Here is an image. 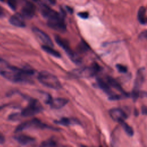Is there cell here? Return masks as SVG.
<instances>
[{
	"label": "cell",
	"instance_id": "6da1fadb",
	"mask_svg": "<svg viewBox=\"0 0 147 147\" xmlns=\"http://www.w3.org/2000/svg\"><path fill=\"white\" fill-rule=\"evenodd\" d=\"M34 72L32 69H21L9 67L8 69L1 71V74L6 79L14 83H28L31 82V77Z\"/></svg>",
	"mask_w": 147,
	"mask_h": 147
},
{
	"label": "cell",
	"instance_id": "7a4b0ae2",
	"mask_svg": "<svg viewBox=\"0 0 147 147\" xmlns=\"http://www.w3.org/2000/svg\"><path fill=\"white\" fill-rule=\"evenodd\" d=\"M38 80L43 85L53 89H59L61 87L58 78L47 71H42L38 74Z\"/></svg>",
	"mask_w": 147,
	"mask_h": 147
},
{
	"label": "cell",
	"instance_id": "3957f363",
	"mask_svg": "<svg viewBox=\"0 0 147 147\" xmlns=\"http://www.w3.org/2000/svg\"><path fill=\"white\" fill-rule=\"evenodd\" d=\"M55 41L58 44V45L62 48L64 51L67 53L69 57L71 59V60L76 63L79 64L81 62V59L79 57V56L71 48L70 45L68 43V42L64 38H63L60 37L59 36H55Z\"/></svg>",
	"mask_w": 147,
	"mask_h": 147
},
{
	"label": "cell",
	"instance_id": "277c9868",
	"mask_svg": "<svg viewBox=\"0 0 147 147\" xmlns=\"http://www.w3.org/2000/svg\"><path fill=\"white\" fill-rule=\"evenodd\" d=\"M43 107L41 103L36 99H30L28 106L24 108L20 113L22 117H29L34 115L41 112Z\"/></svg>",
	"mask_w": 147,
	"mask_h": 147
},
{
	"label": "cell",
	"instance_id": "5b68a950",
	"mask_svg": "<svg viewBox=\"0 0 147 147\" xmlns=\"http://www.w3.org/2000/svg\"><path fill=\"white\" fill-rule=\"evenodd\" d=\"M46 127H47V126L45 124L42 123L40 120L36 118H34L31 120L26 121L20 123L16 128L15 132L19 133L22 131L23 130L30 129L31 127L44 129Z\"/></svg>",
	"mask_w": 147,
	"mask_h": 147
},
{
	"label": "cell",
	"instance_id": "8992f818",
	"mask_svg": "<svg viewBox=\"0 0 147 147\" xmlns=\"http://www.w3.org/2000/svg\"><path fill=\"white\" fill-rule=\"evenodd\" d=\"M99 70V66L95 64L91 67H86L76 69L74 72V74L78 77L89 78L95 75Z\"/></svg>",
	"mask_w": 147,
	"mask_h": 147
},
{
	"label": "cell",
	"instance_id": "52a82bcc",
	"mask_svg": "<svg viewBox=\"0 0 147 147\" xmlns=\"http://www.w3.org/2000/svg\"><path fill=\"white\" fill-rule=\"evenodd\" d=\"M47 25L51 28L60 32H64L66 30V24L62 16L48 20L47 21Z\"/></svg>",
	"mask_w": 147,
	"mask_h": 147
},
{
	"label": "cell",
	"instance_id": "ba28073f",
	"mask_svg": "<svg viewBox=\"0 0 147 147\" xmlns=\"http://www.w3.org/2000/svg\"><path fill=\"white\" fill-rule=\"evenodd\" d=\"M40 8L41 14L44 18H47V20L58 18L62 16L58 12L54 10L45 4H41L40 6Z\"/></svg>",
	"mask_w": 147,
	"mask_h": 147
},
{
	"label": "cell",
	"instance_id": "9c48e42d",
	"mask_svg": "<svg viewBox=\"0 0 147 147\" xmlns=\"http://www.w3.org/2000/svg\"><path fill=\"white\" fill-rule=\"evenodd\" d=\"M21 15L26 19L32 18L35 14L36 7L33 3L26 1L21 9Z\"/></svg>",
	"mask_w": 147,
	"mask_h": 147
},
{
	"label": "cell",
	"instance_id": "30bf717a",
	"mask_svg": "<svg viewBox=\"0 0 147 147\" xmlns=\"http://www.w3.org/2000/svg\"><path fill=\"white\" fill-rule=\"evenodd\" d=\"M46 102L52 109H58L64 107L68 103V100L63 98H52L49 96Z\"/></svg>",
	"mask_w": 147,
	"mask_h": 147
},
{
	"label": "cell",
	"instance_id": "8fae6325",
	"mask_svg": "<svg viewBox=\"0 0 147 147\" xmlns=\"http://www.w3.org/2000/svg\"><path fill=\"white\" fill-rule=\"evenodd\" d=\"M33 32L36 34V36L44 44V45L51 47L53 46L52 40L49 36L44 31L35 27L33 28Z\"/></svg>",
	"mask_w": 147,
	"mask_h": 147
},
{
	"label": "cell",
	"instance_id": "7c38bea8",
	"mask_svg": "<svg viewBox=\"0 0 147 147\" xmlns=\"http://www.w3.org/2000/svg\"><path fill=\"white\" fill-rule=\"evenodd\" d=\"M109 114L113 120L118 122L121 121L125 120L127 117V114L124 112V111L119 108H113L110 109L109 111Z\"/></svg>",
	"mask_w": 147,
	"mask_h": 147
},
{
	"label": "cell",
	"instance_id": "4fadbf2b",
	"mask_svg": "<svg viewBox=\"0 0 147 147\" xmlns=\"http://www.w3.org/2000/svg\"><path fill=\"white\" fill-rule=\"evenodd\" d=\"M145 79V69L144 68H140L138 70L134 84V89L136 90H139L140 87L142 84Z\"/></svg>",
	"mask_w": 147,
	"mask_h": 147
},
{
	"label": "cell",
	"instance_id": "5bb4252c",
	"mask_svg": "<svg viewBox=\"0 0 147 147\" xmlns=\"http://www.w3.org/2000/svg\"><path fill=\"white\" fill-rule=\"evenodd\" d=\"M9 22L11 25L19 28H23L26 26L24 17L19 14H16L11 16L9 18Z\"/></svg>",
	"mask_w": 147,
	"mask_h": 147
},
{
	"label": "cell",
	"instance_id": "9a60e30c",
	"mask_svg": "<svg viewBox=\"0 0 147 147\" xmlns=\"http://www.w3.org/2000/svg\"><path fill=\"white\" fill-rule=\"evenodd\" d=\"M15 140L22 145H28L34 143V138L25 134H20L14 137Z\"/></svg>",
	"mask_w": 147,
	"mask_h": 147
},
{
	"label": "cell",
	"instance_id": "2e32d148",
	"mask_svg": "<svg viewBox=\"0 0 147 147\" xmlns=\"http://www.w3.org/2000/svg\"><path fill=\"white\" fill-rule=\"evenodd\" d=\"M55 123L59 125H61L63 126H69V125H76L78 123H79V122L74 118H67V117H64L61 118L59 121H55Z\"/></svg>",
	"mask_w": 147,
	"mask_h": 147
},
{
	"label": "cell",
	"instance_id": "e0dca14e",
	"mask_svg": "<svg viewBox=\"0 0 147 147\" xmlns=\"http://www.w3.org/2000/svg\"><path fill=\"white\" fill-rule=\"evenodd\" d=\"M107 83H109V84L115 88L116 90H117L118 91H119V92H122L125 96H128V94H127L126 92H125V91L122 89V88L121 87V86H120V84L113 78H111V77H107Z\"/></svg>",
	"mask_w": 147,
	"mask_h": 147
},
{
	"label": "cell",
	"instance_id": "ac0fdd59",
	"mask_svg": "<svg viewBox=\"0 0 147 147\" xmlns=\"http://www.w3.org/2000/svg\"><path fill=\"white\" fill-rule=\"evenodd\" d=\"M97 83L98 86L104 91L105 92L106 94H107L108 95H109L110 96L113 95L114 94L111 92V89L110 88L109 84H108V83H106L105 81H103L102 79H97Z\"/></svg>",
	"mask_w": 147,
	"mask_h": 147
},
{
	"label": "cell",
	"instance_id": "d6986e66",
	"mask_svg": "<svg viewBox=\"0 0 147 147\" xmlns=\"http://www.w3.org/2000/svg\"><path fill=\"white\" fill-rule=\"evenodd\" d=\"M42 49L45 51L47 53L51 55V56H53L54 57H60L61 55H60V53L56 51V50H55L53 48V47H51V46H48V45H42Z\"/></svg>",
	"mask_w": 147,
	"mask_h": 147
},
{
	"label": "cell",
	"instance_id": "ffe728a7",
	"mask_svg": "<svg viewBox=\"0 0 147 147\" xmlns=\"http://www.w3.org/2000/svg\"><path fill=\"white\" fill-rule=\"evenodd\" d=\"M145 15V9L144 6H141L138 9V14H137L138 20L141 24H144L146 22Z\"/></svg>",
	"mask_w": 147,
	"mask_h": 147
},
{
	"label": "cell",
	"instance_id": "44dd1931",
	"mask_svg": "<svg viewBox=\"0 0 147 147\" xmlns=\"http://www.w3.org/2000/svg\"><path fill=\"white\" fill-rule=\"evenodd\" d=\"M119 124L122 126V127H123V129H124V130L125 131V132L126 133V134L127 135H129V136H132L134 134V131L133 129L129 126L128 125L125 121L124 120L121 121L119 122Z\"/></svg>",
	"mask_w": 147,
	"mask_h": 147
},
{
	"label": "cell",
	"instance_id": "7402d4cb",
	"mask_svg": "<svg viewBox=\"0 0 147 147\" xmlns=\"http://www.w3.org/2000/svg\"><path fill=\"white\" fill-rule=\"evenodd\" d=\"M78 50L80 52H85L87 51V50L89 49L88 45L84 42V41H82L80 42L79 45H78Z\"/></svg>",
	"mask_w": 147,
	"mask_h": 147
},
{
	"label": "cell",
	"instance_id": "603a6c76",
	"mask_svg": "<svg viewBox=\"0 0 147 147\" xmlns=\"http://www.w3.org/2000/svg\"><path fill=\"white\" fill-rule=\"evenodd\" d=\"M41 145L43 146H54L56 145V142L53 139H49L43 141Z\"/></svg>",
	"mask_w": 147,
	"mask_h": 147
},
{
	"label": "cell",
	"instance_id": "cb8c5ba5",
	"mask_svg": "<svg viewBox=\"0 0 147 147\" xmlns=\"http://www.w3.org/2000/svg\"><path fill=\"white\" fill-rule=\"evenodd\" d=\"M7 3L12 10H16L18 5V0H7Z\"/></svg>",
	"mask_w": 147,
	"mask_h": 147
},
{
	"label": "cell",
	"instance_id": "d4e9b609",
	"mask_svg": "<svg viewBox=\"0 0 147 147\" xmlns=\"http://www.w3.org/2000/svg\"><path fill=\"white\" fill-rule=\"evenodd\" d=\"M116 67L117 68V69L121 73H126L127 71V67L123 65L122 64H117L116 65Z\"/></svg>",
	"mask_w": 147,
	"mask_h": 147
},
{
	"label": "cell",
	"instance_id": "484cf974",
	"mask_svg": "<svg viewBox=\"0 0 147 147\" xmlns=\"http://www.w3.org/2000/svg\"><path fill=\"white\" fill-rule=\"evenodd\" d=\"M78 16L83 19H86L88 17V13L86 11H83V12H80L78 14Z\"/></svg>",
	"mask_w": 147,
	"mask_h": 147
},
{
	"label": "cell",
	"instance_id": "4316f807",
	"mask_svg": "<svg viewBox=\"0 0 147 147\" xmlns=\"http://www.w3.org/2000/svg\"><path fill=\"white\" fill-rule=\"evenodd\" d=\"M140 38L142 39L147 40V30H145L142 32L140 35Z\"/></svg>",
	"mask_w": 147,
	"mask_h": 147
},
{
	"label": "cell",
	"instance_id": "83f0119b",
	"mask_svg": "<svg viewBox=\"0 0 147 147\" xmlns=\"http://www.w3.org/2000/svg\"><path fill=\"white\" fill-rule=\"evenodd\" d=\"M5 139L4 136L0 132V144H2L5 142Z\"/></svg>",
	"mask_w": 147,
	"mask_h": 147
},
{
	"label": "cell",
	"instance_id": "f1b7e54d",
	"mask_svg": "<svg viewBox=\"0 0 147 147\" xmlns=\"http://www.w3.org/2000/svg\"><path fill=\"white\" fill-rule=\"evenodd\" d=\"M142 110V113L143 114H147V107L146 106H142L141 108Z\"/></svg>",
	"mask_w": 147,
	"mask_h": 147
},
{
	"label": "cell",
	"instance_id": "f546056e",
	"mask_svg": "<svg viewBox=\"0 0 147 147\" xmlns=\"http://www.w3.org/2000/svg\"><path fill=\"white\" fill-rule=\"evenodd\" d=\"M5 13L3 11V9L0 6V17H2L3 16H4Z\"/></svg>",
	"mask_w": 147,
	"mask_h": 147
},
{
	"label": "cell",
	"instance_id": "4dcf8cb0",
	"mask_svg": "<svg viewBox=\"0 0 147 147\" xmlns=\"http://www.w3.org/2000/svg\"><path fill=\"white\" fill-rule=\"evenodd\" d=\"M48 1L52 4V5H54L56 3V0H48Z\"/></svg>",
	"mask_w": 147,
	"mask_h": 147
},
{
	"label": "cell",
	"instance_id": "1f68e13d",
	"mask_svg": "<svg viewBox=\"0 0 147 147\" xmlns=\"http://www.w3.org/2000/svg\"><path fill=\"white\" fill-rule=\"evenodd\" d=\"M5 106H6V105H2V106H0V110H1L2 109H3Z\"/></svg>",
	"mask_w": 147,
	"mask_h": 147
},
{
	"label": "cell",
	"instance_id": "d6a6232c",
	"mask_svg": "<svg viewBox=\"0 0 147 147\" xmlns=\"http://www.w3.org/2000/svg\"><path fill=\"white\" fill-rule=\"evenodd\" d=\"M33 1H34V2H38V0H32Z\"/></svg>",
	"mask_w": 147,
	"mask_h": 147
},
{
	"label": "cell",
	"instance_id": "836d02e7",
	"mask_svg": "<svg viewBox=\"0 0 147 147\" xmlns=\"http://www.w3.org/2000/svg\"><path fill=\"white\" fill-rule=\"evenodd\" d=\"M0 1H3L4 0H0Z\"/></svg>",
	"mask_w": 147,
	"mask_h": 147
}]
</instances>
